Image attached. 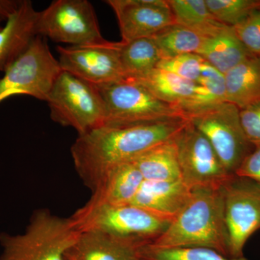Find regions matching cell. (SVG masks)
<instances>
[{"label":"cell","instance_id":"30bf717a","mask_svg":"<svg viewBox=\"0 0 260 260\" xmlns=\"http://www.w3.org/2000/svg\"><path fill=\"white\" fill-rule=\"evenodd\" d=\"M39 36L56 43L81 46L105 40L88 0H56L39 12Z\"/></svg>","mask_w":260,"mask_h":260},{"label":"cell","instance_id":"f546056e","mask_svg":"<svg viewBox=\"0 0 260 260\" xmlns=\"http://www.w3.org/2000/svg\"><path fill=\"white\" fill-rule=\"evenodd\" d=\"M239 116L249 143L254 147L260 146V100L239 109Z\"/></svg>","mask_w":260,"mask_h":260},{"label":"cell","instance_id":"83f0119b","mask_svg":"<svg viewBox=\"0 0 260 260\" xmlns=\"http://www.w3.org/2000/svg\"><path fill=\"white\" fill-rule=\"evenodd\" d=\"M205 60L196 53H188L164 58L159 61L157 68L167 70L189 81H198L203 70Z\"/></svg>","mask_w":260,"mask_h":260},{"label":"cell","instance_id":"d6a6232c","mask_svg":"<svg viewBox=\"0 0 260 260\" xmlns=\"http://www.w3.org/2000/svg\"><path fill=\"white\" fill-rule=\"evenodd\" d=\"M135 260H141V259H140L139 258H138V259H136Z\"/></svg>","mask_w":260,"mask_h":260},{"label":"cell","instance_id":"6da1fadb","mask_svg":"<svg viewBox=\"0 0 260 260\" xmlns=\"http://www.w3.org/2000/svg\"><path fill=\"white\" fill-rule=\"evenodd\" d=\"M187 120L175 116L140 124L104 125L78 135L71 147L77 174L93 191L112 169L173 139Z\"/></svg>","mask_w":260,"mask_h":260},{"label":"cell","instance_id":"836d02e7","mask_svg":"<svg viewBox=\"0 0 260 260\" xmlns=\"http://www.w3.org/2000/svg\"><path fill=\"white\" fill-rule=\"evenodd\" d=\"M65 260H66V259H65Z\"/></svg>","mask_w":260,"mask_h":260},{"label":"cell","instance_id":"e0dca14e","mask_svg":"<svg viewBox=\"0 0 260 260\" xmlns=\"http://www.w3.org/2000/svg\"><path fill=\"white\" fill-rule=\"evenodd\" d=\"M133 161L124 162L112 169L102 181L87 204H130L144 181Z\"/></svg>","mask_w":260,"mask_h":260},{"label":"cell","instance_id":"52a82bcc","mask_svg":"<svg viewBox=\"0 0 260 260\" xmlns=\"http://www.w3.org/2000/svg\"><path fill=\"white\" fill-rule=\"evenodd\" d=\"M97 88L105 107L104 125H127L184 116L177 108L159 100L133 79L124 78Z\"/></svg>","mask_w":260,"mask_h":260},{"label":"cell","instance_id":"5b68a950","mask_svg":"<svg viewBox=\"0 0 260 260\" xmlns=\"http://www.w3.org/2000/svg\"><path fill=\"white\" fill-rule=\"evenodd\" d=\"M46 102L51 119L85 134L104 126L105 107L97 87L68 72H61Z\"/></svg>","mask_w":260,"mask_h":260},{"label":"cell","instance_id":"ffe728a7","mask_svg":"<svg viewBox=\"0 0 260 260\" xmlns=\"http://www.w3.org/2000/svg\"><path fill=\"white\" fill-rule=\"evenodd\" d=\"M133 161L145 180L167 181L181 179L174 138L149 149Z\"/></svg>","mask_w":260,"mask_h":260},{"label":"cell","instance_id":"ba28073f","mask_svg":"<svg viewBox=\"0 0 260 260\" xmlns=\"http://www.w3.org/2000/svg\"><path fill=\"white\" fill-rule=\"evenodd\" d=\"M208 140L226 172L234 175L254 147L246 138L241 124L239 109L223 102L186 117Z\"/></svg>","mask_w":260,"mask_h":260},{"label":"cell","instance_id":"4dcf8cb0","mask_svg":"<svg viewBox=\"0 0 260 260\" xmlns=\"http://www.w3.org/2000/svg\"><path fill=\"white\" fill-rule=\"evenodd\" d=\"M235 176L260 184V146L254 147L238 168Z\"/></svg>","mask_w":260,"mask_h":260},{"label":"cell","instance_id":"2e32d148","mask_svg":"<svg viewBox=\"0 0 260 260\" xmlns=\"http://www.w3.org/2000/svg\"><path fill=\"white\" fill-rule=\"evenodd\" d=\"M192 191L181 179L143 181L130 204L172 221L190 200Z\"/></svg>","mask_w":260,"mask_h":260},{"label":"cell","instance_id":"44dd1931","mask_svg":"<svg viewBox=\"0 0 260 260\" xmlns=\"http://www.w3.org/2000/svg\"><path fill=\"white\" fill-rule=\"evenodd\" d=\"M226 102L224 75L205 61L200 78L195 82L192 95L178 109L186 119L193 113Z\"/></svg>","mask_w":260,"mask_h":260},{"label":"cell","instance_id":"8992f818","mask_svg":"<svg viewBox=\"0 0 260 260\" xmlns=\"http://www.w3.org/2000/svg\"><path fill=\"white\" fill-rule=\"evenodd\" d=\"M61 71L46 38L37 36L0 78V103L23 95L46 102Z\"/></svg>","mask_w":260,"mask_h":260},{"label":"cell","instance_id":"7a4b0ae2","mask_svg":"<svg viewBox=\"0 0 260 260\" xmlns=\"http://www.w3.org/2000/svg\"><path fill=\"white\" fill-rule=\"evenodd\" d=\"M150 245L161 249L208 248L229 256L222 188L192 190L186 206Z\"/></svg>","mask_w":260,"mask_h":260},{"label":"cell","instance_id":"5bb4252c","mask_svg":"<svg viewBox=\"0 0 260 260\" xmlns=\"http://www.w3.org/2000/svg\"><path fill=\"white\" fill-rule=\"evenodd\" d=\"M148 242L100 232H80L66 260H135Z\"/></svg>","mask_w":260,"mask_h":260},{"label":"cell","instance_id":"9c48e42d","mask_svg":"<svg viewBox=\"0 0 260 260\" xmlns=\"http://www.w3.org/2000/svg\"><path fill=\"white\" fill-rule=\"evenodd\" d=\"M174 141L181 180L191 191L221 189L232 177L208 140L189 120L175 135Z\"/></svg>","mask_w":260,"mask_h":260},{"label":"cell","instance_id":"ac0fdd59","mask_svg":"<svg viewBox=\"0 0 260 260\" xmlns=\"http://www.w3.org/2000/svg\"><path fill=\"white\" fill-rule=\"evenodd\" d=\"M197 54L223 75L252 55L234 27L228 25L208 36Z\"/></svg>","mask_w":260,"mask_h":260},{"label":"cell","instance_id":"484cf974","mask_svg":"<svg viewBox=\"0 0 260 260\" xmlns=\"http://www.w3.org/2000/svg\"><path fill=\"white\" fill-rule=\"evenodd\" d=\"M138 258L141 260H250L247 258H231L208 248L161 249L148 244L140 249Z\"/></svg>","mask_w":260,"mask_h":260},{"label":"cell","instance_id":"7c38bea8","mask_svg":"<svg viewBox=\"0 0 260 260\" xmlns=\"http://www.w3.org/2000/svg\"><path fill=\"white\" fill-rule=\"evenodd\" d=\"M61 70L95 87L125 78L120 42L107 40L81 46H58Z\"/></svg>","mask_w":260,"mask_h":260},{"label":"cell","instance_id":"9a60e30c","mask_svg":"<svg viewBox=\"0 0 260 260\" xmlns=\"http://www.w3.org/2000/svg\"><path fill=\"white\" fill-rule=\"evenodd\" d=\"M39 15L32 2L23 0L0 27V71L5 72L39 36Z\"/></svg>","mask_w":260,"mask_h":260},{"label":"cell","instance_id":"603a6c76","mask_svg":"<svg viewBox=\"0 0 260 260\" xmlns=\"http://www.w3.org/2000/svg\"><path fill=\"white\" fill-rule=\"evenodd\" d=\"M121 65L125 78L138 79L157 68L162 56L153 37L120 42Z\"/></svg>","mask_w":260,"mask_h":260},{"label":"cell","instance_id":"8fae6325","mask_svg":"<svg viewBox=\"0 0 260 260\" xmlns=\"http://www.w3.org/2000/svg\"><path fill=\"white\" fill-rule=\"evenodd\" d=\"M222 191L229 256L243 257L246 242L260 229V184L233 175Z\"/></svg>","mask_w":260,"mask_h":260},{"label":"cell","instance_id":"4fadbf2b","mask_svg":"<svg viewBox=\"0 0 260 260\" xmlns=\"http://www.w3.org/2000/svg\"><path fill=\"white\" fill-rule=\"evenodd\" d=\"M116 14L121 42L153 37L175 23L167 0H108Z\"/></svg>","mask_w":260,"mask_h":260},{"label":"cell","instance_id":"3957f363","mask_svg":"<svg viewBox=\"0 0 260 260\" xmlns=\"http://www.w3.org/2000/svg\"><path fill=\"white\" fill-rule=\"evenodd\" d=\"M80 234L70 217L36 210L23 233L0 234V260H65Z\"/></svg>","mask_w":260,"mask_h":260},{"label":"cell","instance_id":"1f68e13d","mask_svg":"<svg viewBox=\"0 0 260 260\" xmlns=\"http://www.w3.org/2000/svg\"><path fill=\"white\" fill-rule=\"evenodd\" d=\"M2 21H3V20H0V27H1V23H2Z\"/></svg>","mask_w":260,"mask_h":260},{"label":"cell","instance_id":"4316f807","mask_svg":"<svg viewBox=\"0 0 260 260\" xmlns=\"http://www.w3.org/2000/svg\"><path fill=\"white\" fill-rule=\"evenodd\" d=\"M207 6L219 23L235 27L256 10L260 0H205Z\"/></svg>","mask_w":260,"mask_h":260},{"label":"cell","instance_id":"f1b7e54d","mask_svg":"<svg viewBox=\"0 0 260 260\" xmlns=\"http://www.w3.org/2000/svg\"><path fill=\"white\" fill-rule=\"evenodd\" d=\"M234 28L248 51L252 55L260 56V9Z\"/></svg>","mask_w":260,"mask_h":260},{"label":"cell","instance_id":"d6986e66","mask_svg":"<svg viewBox=\"0 0 260 260\" xmlns=\"http://www.w3.org/2000/svg\"><path fill=\"white\" fill-rule=\"evenodd\" d=\"M224 77L228 102L242 109L260 100V56H249Z\"/></svg>","mask_w":260,"mask_h":260},{"label":"cell","instance_id":"7402d4cb","mask_svg":"<svg viewBox=\"0 0 260 260\" xmlns=\"http://www.w3.org/2000/svg\"><path fill=\"white\" fill-rule=\"evenodd\" d=\"M133 80L139 82L159 100L177 109L190 99L195 85L194 82L183 79L171 72L158 68L142 78Z\"/></svg>","mask_w":260,"mask_h":260},{"label":"cell","instance_id":"d4e9b609","mask_svg":"<svg viewBox=\"0 0 260 260\" xmlns=\"http://www.w3.org/2000/svg\"><path fill=\"white\" fill-rule=\"evenodd\" d=\"M175 23L209 36L224 26L210 13L205 0H167Z\"/></svg>","mask_w":260,"mask_h":260},{"label":"cell","instance_id":"277c9868","mask_svg":"<svg viewBox=\"0 0 260 260\" xmlns=\"http://www.w3.org/2000/svg\"><path fill=\"white\" fill-rule=\"evenodd\" d=\"M78 232H100L151 244L165 232L170 220L133 204L85 203L70 216Z\"/></svg>","mask_w":260,"mask_h":260},{"label":"cell","instance_id":"cb8c5ba5","mask_svg":"<svg viewBox=\"0 0 260 260\" xmlns=\"http://www.w3.org/2000/svg\"><path fill=\"white\" fill-rule=\"evenodd\" d=\"M207 37V34L197 29L174 23L153 38L164 59L188 53L197 54Z\"/></svg>","mask_w":260,"mask_h":260}]
</instances>
